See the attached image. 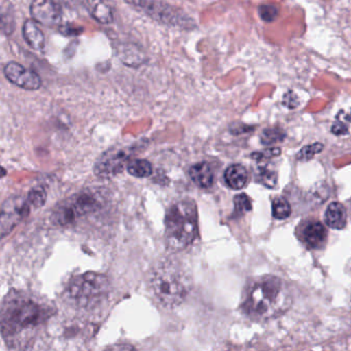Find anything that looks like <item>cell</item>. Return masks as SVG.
<instances>
[{
    "label": "cell",
    "instance_id": "18",
    "mask_svg": "<svg viewBox=\"0 0 351 351\" xmlns=\"http://www.w3.org/2000/svg\"><path fill=\"white\" fill-rule=\"evenodd\" d=\"M127 170L135 178H149L153 173V166L147 160H132L127 164Z\"/></svg>",
    "mask_w": 351,
    "mask_h": 351
},
{
    "label": "cell",
    "instance_id": "1",
    "mask_svg": "<svg viewBox=\"0 0 351 351\" xmlns=\"http://www.w3.org/2000/svg\"><path fill=\"white\" fill-rule=\"evenodd\" d=\"M285 283L272 275L258 277L246 289L243 310L252 319L268 320L282 314L291 305Z\"/></svg>",
    "mask_w": 351,
    "mask_h": 351
},
{
    "label": "cell",
    "instance_id": "5",
    "mask_svg": "<svg viewBox=\"0 0 351 351\" xmlns=\"http://www.w3.org/2000/svg\"><path fill=\"white\" fill-rule=\"evenodd\" d=\"M110 282L104 275L95 272H87L75 276L69 283V298L75 304L87 307L97 303L104 295L108 293Z\"/></svg>",
    "mask_w": 351,
    "mask_h": 351
},
{
    "label": "cell",
    "instance_id": "8",
    "mask_svg": "<svg viewBox=\"0 0 351 351\" xmlns=\"http://www.w3.org/2000/svg\"><path fill=\"white\" fill-rule=\"evenodd\" d=\"M132 153V147H112L98 159L94 167V172L98 178H114L124 170Z\"/></svg>",
    "mask_w": 351,
    "mask_h": 351
},
{
    "label": "cell",
    "instance_id": "25",
    "mask_svg": "<svg viewBox=\"0 0 351 351\" xmlns=\"http://www.w3.org/2000/svg\"><path fill=\"white\" fill-rule=\"evenodd\" d=\"M281 151L278 147H270V149H265L263 152H256L252 155L254 159L258 161H267V160L272 159V158L277 157L280 155Z\"/></svg>",
    "mask_w": 351,
    "mask_h": 351
},
{
    "label": "cell",
    "instance_id": "2",
    "mask_svg": "<svg viewBox=\"0 0 351 351\" xmlns=\"http://www.w3.org/2000/svg\"><path fill=\"white\" fill-rule=\"evenodd\" d=\"M198 232V213L192 199L172 203L166 211L165 240L168 247L180 252L193 243Z\"/></svg>",
    "mask_w": 351,
    "mask_h": 351
},
{
    "label": "cell",
    "instance_id": "3",
    "mask_svg": "<svg viewBox=\"0 0 351 351\" xmlns=\"http://www.w3.org/2000/svg\"><path fill=\"white\" fill-rule=\"evenodd\" d=\"M50 314L44 304L23 295L9 298L5 301L1 314V326L5 336H15L24 330L40 326Z\"/></svg>",
    "mask_w": 351,
    "mask_h": 351
},
{
    "label": "cell",
    "instance_id": "10",
    "mask_svg": "<svg viewBox=\"0 0 351 351\" xmlns=\"http://www.w3.org/2000/svg\"><path fill=\"white\" fill-rule=\"evenodd\" d=\"M32 19L46 27H55L60 23L61 11L55 0H34L30 5Z\"/></svg>",
    "mask_w": 351,
    "mask_h": 351
},
{
    "label": "cell",
    "instance_id": "11",
    "mask_svg": "<svg viewBox=\"0 0 351 351\" xmlns=\"http://www.w3.org/2000/svg\"><path fill=\"white\" fill-rule=\"evenodd\" d=\"M328 232L320 221H308L300 227V239L310 250H318L326 244Z\"/></svg>",
    "mask_w": 351,
    "mask_h": 351
},
{
    "label": "cell",
    "instance_id": "22",
    "mask_svg": "<svg viewBox=\"0 0 351 351\" xmlns=\"http://www.w3.org/2000/svg\"><path fill=\"white\" fill-rule=\"evenodd\" d=\"M46 192L42 188L34 189L28 194V203L34 207L42 206L46 202Z\"/></svg>",
    "mask_w": 351,
    "mask_h": 351
},
{
    "label": "cell",
    "instance_id": "27",
    "mask_svg": "<svg viewBox=\"0 0 351 351\" xmlns=\"http://www.w3.org/2000/svg\"><path fill=\"white\" fill-rule=\"evenodd\" d=\"M345 120L348 121V122L351 123V110L348 114H346V116H345Z\"/></svg>",
    "mask_w": 351,
    "mask_h": 351
},
{
    "label": "cell",
    "instance_id": "17",
    "mask_svg": "<svg viewBox=\"0 0 351 351\" xmlns=\"http://www.w3.org/2000/svg\"><path fill=\"white\" fill-rule=\"evenodd\" d=\"M256 178L266 188L273 189L277 184V172L270 164L258 166L256 168Z\"/></svg>",
    "mask_w": 351,
    "mask_h": 351
},
{
    "label": "cell",
    "instance_id": "23",
    "mask_svg": "<svg viewBox=\"0 0 351 351\" xmlns=\"http://www.w3.org/2000/svg\"><path fill=\"white\" fill-rule=\"evenodd\" d=\"M322 149H324V145H322V143H313V145L303 147V149L300 151L298 158L302 160V161H306V160L311 159L316 154H319Z\"/></svg>",
    "mask_w": 351,
    "mask_h": 351
},
{
    "label": "cell",
    "instance_id": "24",
    "mask_svg": "<svg viewBox=\"0 0 351 351\" xmlns=\"http://www.w3.org/2000/svg\"><path fill=\"white\" fill-rule=\"evenodd\" d=\"M261 19L265 22H272L278 16V9L275 5H264L258 8Z\"/></svg>",
    "mask_w": 351,
    "mask_h": 351
},
{
    "label": "cell",
    "instance_id": "7",
    "mask_svg": "<svg viewBox=\"0 0 351 351\" xmlns=\"http://www.w3.org/2000/svg\"><path fill=\"white\" fill-rule=\"evenodd\" d=\"M127 3L160 23L186 28L194 26V21L190 17L159 0H127Z\"/></svg>",
    "mask_w": 351,
    "mask_h": 351
},
{
    "label": "cell",
    "instance_id": "4",
    "mask_svg": "<svg viewBox=\"0 0 351 351\" xmlns=\"http://www.w3.org/2000/svg\"><path fill=\"white\" fill-rule=\"evenodd\" d=\"M151 287L160 303L166 307L180 305L190 291V282L182 269L166 263L156 269L152 275Z\"/></svg>",
    "mask_w": 351,
    "mask_h": 351
},
{
    "label": "cell",
    "instance_id": "26",
    "mask_svg": "<svg viewBox=\"0 0 351 351\" xmlns=\"http://www.w3.org/2000/svg\"><path fill=\"white\" fill-rule=\"evenodd\" d=\"M332 133L335 135H345L348 133V127L342 122L334 123L332 126Z\"/></svg>",
    "mask_w": 351,
    "mask_h": 351
},
{
    "label": "cell",
    "instance_id": "15",
    "mask_svg": "<svg viewBox=\"0 0 351 351\" xmlns=\"http://www.w3.org/2000/svg\"><path fill=\"white\" fill-rule=\"evenodd\" d=\"M248 172L244 166L234 164L229 166L225 172V180L228 186L233 190H241L248 182Z\"/></svg>",
    "mask_w": 351,
    "mask_h": 351
},
{
    "label": "cell",
    "instance_id": "14",
    "mask_svg": "<svg viewBox=\"0 0 351 351\" xmlns=\"http://www.w3.org/2000/svg\"><path fill=\"white\" fill-rule=\"evenodd\" d=\"M324 219H326V225L332 229H344L347 223L346 209L341 203H330L326 208Z\"/></svg>",
    "mask_w": 351,
    "mask_h": 351
},
{
    "label": "cell",
    "instance_id": "16",
    "mask_svg": "<svg viewBox=\"0 0 351 351\" xmlns=\"http://www.w3.org/2000/svg\"><path fill=\"white\" fill-rule=\"evenodd\" d=\"M91 15L96 21L101 24H110L114 21L112 9L104 0H93L91 5Z\"/></svg>",
    "mask_w": 351,
    "mask_h": 351
},
{
    "label": "cell",
    "instance_id": "6",
    "mask_svg": "<svg viewBox=\"0 0 351 351\" xmlns=\"http://www.w3.org/2000/svg\"><path fill=\"white\" fill-rule=\"evenodd\" d=\"M100 207L101 199L97 194L82 192L61 203L53 213L52 219L56 225L67 226L79 217L97 210Z\"/></svg>",
    "mask_w": 351,
    "mask_h": 351
},
{
    "label": "cell",
    "instance_id": "13",
    "mask_svg": "<svg viewBox=\"0 0 351 351\" xmlns=\"http://www.w3.org/2000/svg\"><path fill=\"white\" fill-rule=\"evenodd\" d=\"M23 36L30 48L38 52H43L46 47V40L42 30L36 25L34 20H27L23 26Z\"/></svg>",
    "mask_w": 351,
    "mask_h": 351
},
{
    "label": "cell",
    "instance_id": "21",
    "mask_svg": "<svg viewBox=\"0 0 351 351\" xmlns=\"http://www.w3.org/2000/svg\"><path fill=\"white\" fill-rule=\"evenodd\" d=\"M234 205L237 215H244L252 210V200L246 194H239L234 198Z\"/></svg>",
    "mask_w": 351,
    "mask_h": 351
},
{
    "label": "cell",
    "instance_id": "12",
    "mask_svg": "<svg viewBox=\"0 0 351 351\" xmlns=\"http://www.w3.org/2000/svg\"><path fill=\"white\" fill-rule=\"evenodd\" d=\"M189 173H190L193 182L200 188H210L215 182V173H213V168L206 162L195 164L190 168Z\"/></svg>",
    "mask_w": 351,
    "mask_h": 351
},
{
    "label": "cell",
    "instance_id": "9",
    "mask_svg": "<svg viewBox=\"0 0 351 351\" xmlns=\"http://www.w3.org/2000/svg\"><path fill=\"white\" fill-rule=\"evenodd\" d=\"M5 77L17 87L28 91H36L42 87V79L38 73L26 69L17 62L8 63L3 69Z\"/></svg>",
    "mask_w": 351,
    "mask_h": 351
},
{
    "label": "cell",
    "instance_id": "20",
    "mask_svg": "<svg viewBox=\"0 0 351 351\" xmlns=\"http://www.w3.org/2000/svg\"><path fill=\"white\" fill-rule=\"evenodd\" d=\"M285 136V132L281 129L267 128L261 134V141L263 145H273V143L282 141Z\"/></svg>",
    "mask_w": 351,
    "mask_h": 351
},
{
    "label": "cell",
    "instance_id": "19",
    "mask_svg": "<svg viewBox=\"0 0 351 351\" xmlns=\"http://www.w3.org/2000/svg\"><path fill=\"white\" fill-rule=\"evenodd\" d=\"M273 217L276 219H285L291 215V205L287 199L279 197L273 201L272 204Z\"/></svg>",
    "mask_w": 351,
    "mask_h": 351
}]
</instances>
